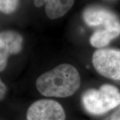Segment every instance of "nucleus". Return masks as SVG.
Here are the masks:
<instances>
[{
  "mask_svg": "<svg viewBox=\"0 0 120 120\" xmlns=\"http://www.w3.org/2000/svg\"><path fill=\"white\" fill-rule=\"evenodd\" d=\"M81 84L77 69L64 64L40 75L36 81V87L44 96L67 98L74 94Z\"/></svg>",
  "mask_w": 120,
  "mask_h": 120,
  "instance_id": "obj_1",
  "label": "nucleus"
},
{
  "mask_svg": "<svg viewBox=\"0 0 120 120\" xmlns=\"http://www.w3.org/2000/svg\"><path fill=\"white\" fill-rule=\"evenodd\" d=\"M86 112L94 116L104 114L120 105V91L116 86L105 84L99 90L86 91L82 98Z\"/></svg>",
  "mask_w": 120,
  "mask_h": 120,
  "instance_id": "obj_2",
  "label": "nucleus"
},
{
  "mask_svg": "<svg viewBox=\"0 0 120 120\" xmlns=\"http://www.w3.org/2000/svg\"><path fill=\"white\" fill-rule=\"evenodd\" d=\"M92 63L103 77L120 81V49H99L94 52Z\"/></svg>",
  "mask_w": 120,
  "mask_h": 120,
  "instance_id": "obj_3",
  "label": "nucleus"
},
{
  "mask_svg": "<svg viewBox=\"0 0 120 120\" xmlns=\"http://www.w3.org/2000/svg\"><path fill=\"white\" fill-rule=\"evenodd\" d=\"M27 120H65V113L61 105L52 99H40L29 107Z\"/></svg>",
  "mask_w": 120,
  "mask_h": 120,
  "instance_id": "obj_4",
  "label": "nucleus"
},
{
  "mask_svg": "<svg viewBox=\"0 0 120 120\" xmlns=\"http://www.w3.org/2000/svg\"><path fill=\"white\" fill-rule=\"evenodd\" d=\"M22 43L23 38L17 32L5 31L0 33V72L6 68L9 56L21 52Z\"/></svg>",
  "mask_w": 120,
  "mask_h": 120,
  "instance_id": "obj_5",
  "label": "nucleus"
},
{
  "mask_svg": "<svg viewBox=\"0 0 120 120\" xmlns=\"http://www.w3.org/2000/svg\"><path fill=\"white\" fill-rule=\"evenodd\" d=\"M99 27L90 38V43L95 47H105L120 35V22L116 15Z\"/></svg>",
  "mask_w": 120,
  "mask_h": 120,
  "instance_id": "obj_6",
  "label": "nucleus"
},
{
  "mask_svg": "<svg viewBox=\"0 0 120 120\" xmlns=\"http://www.w3.org/2000/svg\"><path fill=\"white\" fill-rule=\"evenodd\" d=\"M115 15L107 9L99 7H91L86 9L83 13V19L90 26H100Z\"/></svg>",
  "mask_w": 120,
  "mask_h": 120,
  "instance_id": "obj_7",
  "label": "nucleus"
},
{
  "mask_svg": "<svg viewBox=\"0 0 120 120\" xmlns=\"http://www.w3.org/2000/svg\"><path fill=\"white\" fill-rule=\"evenodd\" d=\"M74 0H48L45 6L47 17L52 19L64 16L71 8Z\"/></svg>",
  "mask_w": 120,
  "mask_h": 120,
  "instance_id": "obj_8",
  "label": "nucleus"
},
{
  "mask_svg": "<svg viewBox=\"0 0 120 120\" xmlns=\"http://www.w3.org/2000/svg\"><path fill=\"white\" fill-rule=\"evenodd\" d=\"M18 0H0V11L4 13H11L17 8Z\"/></svg>",
  "mask_w": 120,
  "mask_h": 120,
  "instance_id": "obj_9",
  "label": "nucleus"
},
{
  "mask_svg": "<svg viewBox=\"0 0 120 120\" xmlns=\"http://www.w3.org/2000/svg\"><path fill=\"white\" fill-rule=\"evenodd\" d=\"M103 120H120V105L112 114Z\"/></svg>",
  "mask_w": 120,
  "mask_h": 120,
  "instance_id": "obj_10",
  "label": "nucleus"
},
{
  "mask_svg": "<svg viewBox=\"0 0 120 120\" xmlns=\"http://www.w3.org/2000/svg\"><path fill=\"white\" fill-rule=\"evenodd\" d=\"M6 91H7L6 86L0 79V100L4 99L6 94Z\"/></svg>",
  "mask_w": 120,
  "mask_h": 120,
  "instance_id": "obj_11",
  "label": "nucleus"
},
{
  "mask_svg": "<svg viewBox=\"0 0 120 120\" xmlns=\"http://www.w3.org/2000/svg\"><path fill=\"white\" fill-rule=\"evenodd\" d=\"M48 0H34V4L37 7H41L43 4H46Z\"/></svg>",
  "mask_w": 120,
  "mask_h": 120,
  "instance_id": "obj_12",
  "label": "nucleus"
}]
</instances>
